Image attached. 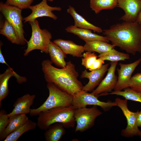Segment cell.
<instances>
[{
  "label": "cell",
  "instance_id": "23",
  "mask_svg": "<svg viewBox=\"0 0 141 141\" xmlns=\"http://www.w3.org/2000/svg\"><path fill=\"white\" fill-rule=\"evenodd\" d=\"M85 42L84 46L85 51L91 52H96L99 54L108 52L115 47L108 43L99 40Z\"/></svg>",
  "mask_w": 141,
  "mask_h": 141
},
{
  "label": "cell",
  "instance_id": "20",
  "mask_svg": "<svg viewBox=\"0 0 141 141\" xmlns=\"http://www.w3.org/2000/svg\"><path fill=\"white\" fill-rule=\"evenodd\" d=\"M48 53L52 63L61 68L65 67L67 62L65 58L66 57V55L59 46L53 42L51 41L50 43Z\"/></svg>",
  "mask_w": 141,
  "mask_h": 141
},
{
  "label": "cell",
  "instance_id": "22",
  "mask_svg": "<svg viewBox=\"0 0 141 141\" xmlns=\"http://www.w3.org/2000/svg\"><path fill=\"white\" fill-rule=\"evenodd\" d=\"M62 124L56 122L50 125L45 130L44 136L46 141H59L66 133Z\"/></svg>",
  "mask_w": 141,
  "mask_h": 141
},
{
  "label": "cell",
  "instance_id": "8",
  "mask_svg": "<svg viewBox=\"0 0 141 141\" xmlns=\"http://www.w3.org/2000/svg\"><path fill=\"white\" fill-rule=\"evenodd\" d=\"M73 96L72 106L75 109L86 107L87 105H93L100 107L105 111H109L113 107L117 106L115 102L109 100L107 102L101 101L98 97L91 93H89L81 90Z\"/></svg>",
  "mask_w": 141,
  "mask_h": 141
},
{
  "label": "cell",
  "instance_id": "28",
  "mask_svg": "<svg viewBox=\"0 0 141 141\" xmlns=\"http://www.w3.org/2000/svg\"><path fill=\"white\" fill-rule=\"evenodd\" d=\"M124 89L123 91H114L110 93L101 94L99 96L108 95H115L122 96L127 100L138 102L141 103V93L133 90L129 87L126 88Z\"/></svg>",
  "mask_w": 141,
  "mask_h": 141
},
{
  "label": "cell",
  "instance_id": "37",
  "mask_svg": "<svg viewBox=\"0 0 141 141\" xmlns=\"http://www.w3.org/2000/svg\"><path fill=\"white\" fill-rule=\"evenodd\" d=\"M48 0V1H50V2H52L54 0Z\"/></svg>",
  "mask_w": 141,
  "mask_h": 141
},
{
  "label": "cell",
  "instance_id": "2",
  "mask_svg": "<svg viewBox=\"0 0 141 141\" xmlns=\"http://www.w3.org/2000/svg\"><path fill=\"white\" fill-rule=\"evenodd\" d=\"M49 60H43L42 70L47 83H52L62 91L73 96L82 90L83 86L78 79L79 74L75 65L71 61L65 67L58 68L54 66Z\"/></svg>",
  "mask_w": 141,
  "mask_h": 141
},
{
  "label": "cell",
  "instance_id": "1",
  "mask_svg": "<svg viewBox=\"0 0 141 141\" xmlns=\"http://www.w3.org/2000/svg\"><path fill=\"white\" fill-rule=\"evenodd\" d=\"M103 33L114 46L133 55L141 53V25L137 21L113 24Z\"/></svg>",
  "mask_w": 141,
  "mask_h": 141
},
{
  "label": "cell",
  "instance_id": "12",
  "mask_svg": "<svg viewBox=\"0 0 141 141\" xmlns=\"http://www.w3.org/2000/svg\"><path fill=\"white\" fill-rule=\"evenodd\" d=\"M118 61L111 62L105 78L102 80L96 89L91 93L98 97L100 94L110 93L114 89L117 83L118 77L115 74Z\"/></svg>",
  "mask_w": 141,
  "mask_h": 141
},
{
  "label": "cell",
  "instance_id": "6",
  "mask_svg": "<svg viewBox=\"0 0 141 141\" xmlns=\"http://www.w3.org/2000/svg\"><path fill=\"white\" fill-rule=\"evenodd\" d=\"M22 9L15 6L8 5L2 2L0 3V11L16 32L21 45L27 41L25 38L24 31L22 22L23 18L21 15Z\"/></svg>",
  "mask_w": 141,
  "mask_h": 141
},
{
  "label": "cell",
  "instance_id": "11",
  "mask_svg": "<svg viewBox=\"0 0 141 141\" xmlns=\"http://www.w3.org/2000/svg\"><path fill=\"white\" fill-rule=\"evenodd\" d=\"M117 7L125 13L120 20L134 22L137 21L141 11V0H118Z\"/></svg>",
  "mask_w": 141,
  "mask_h": 141
},
{
  "label": "cell",
  "instance_id": "21",
  "mask_svg": "<svg viewBox=\"0 0 141 141\" xmlns=\"http://www.w3.org/2000/svg\"><path fill=\"white\" fill-rule=\"evenodd\" d=\"M81 64L86 69L91 71L101 68L104 63V60L98 56L94 52H86L84 53Z\"/></svg>",
  "mask_w": 141,
  "mask_h": 141
},
{
  "label": "cell",
  "instance_id": "34",
  "mask_svg": "<svg viewBox=\"0 0 141 141\" xmlns=\"http://www.w3.org/2000/svg\"><path fill=\"white\" fill-rule=\"evenodd\" d=\"M137 123L138 127H141V110L139 112L137 118Z\"/></svg>",
  "mask_w": 141,
  "mask_h": 141
},
{
  "label": "cell",
  "instance_id": "25",
  "mask_svg": "<svg viewBox=\"0 0 141 141\" xmlns=\"http://www.w3.org/2000/svg\"><path fill=\"white\" fill-rule=\"evenodd\" d=\"M90 7L96 14L105 9L112 10L117 7L118 0H90Z\"/></svg>",
  "mask_w": 141,
  "mask_h": 141
},
{
  "label": "cell",
  "instance_id": "33",
  "mask_svg": "<svg viewBox=\"0 0 141 141\" xmlns=\"http://www.w3.org/2000/svg\"><path fill=\"white\" fill-rule=\"evenodd\" d=\"M2 43H0V63L2 64H5L7 65L8 66L7 64L6 63L5 61L4 57L3 56L2 53L1 46L2 45Z\"/></svg>",
  "mask_w": 141,
  "mask_h": 141
},
{
  "label": "cell",
  "instance_id": "16",
  "mask_svg": "<svg viewBox=\"0 0 141 141\" xmlns=\"http://www.w3.org/2000/svg\"><path fill=\"white\" fill-rule=\"evenodd\" d=\"M36 96L26 93L18 98L13 105L12 111L8 114L9 118L14 115L30 113L31 106L33 104Z\"/></svg>",
  "mask_w": 141,
  "mask_h": 141
},
{
  "label": "cell",
  "instance_id": "5",
  "mask_svg": "<svg viewBox=\"0 0 141 141\" xmlns=\"http://www.w3.org/2000/svg\"><path fill=\"white\" fill-rule=\"evenodd\" d=\"M28 22L31 27L32 35L27 42V48L25 51L24 55H27L30 52L35 50H39L43 52L48 53L52 38L51 34L45 29H40L39 22L36 19L33 21Z\"/></svg>",
  "mask_w": 141,
  "mask_h": 141
},
{
  "label": "cell",
  "instance_id": "32",
  "mask_svg": "<svg viewBox=\"0 0 141 141\" xmlns=\"http://www.w3.org/2000/svg\"><path fill=\"white\" fill-rule=\"evenodd\" d=\"M34 0H7L6 4L16 7L21 9L28 8Z\"/></svg>",
  "mask_w": 141,
  "mask_h": 141
},
{
  "label": "cell",
  "instance_id": "9",
  "mask_svg": "<svg viewBox=\"0 0 141 141\" xmlns=\"http://www.w3.org/2000/svg\"><path fill=\"white\" fill-rule=\"evenodd\" d=\"M114 102L117 104V106L121 110L127 120V126L125 128L122 130L121 136L126 137L138 136L140 131L138 128L137 123L139 110L135 112L130 111L128 107L127 100L116 98Z\"/></svg>",
  "mask_w": 141,
  "mask_h": 141
},
{
  "label": "cell",
  "instance_id": "3",
  "mask_svg": "<svg viewBox=\"0 0 141 141\" xmlns=\"http://www.w3.org/2000/svg\"><path fill=\"white\" fill-rule=\"evenodd\" d=\"M74 110L72 105L55 108L42 111L38 115L37 126L41 130L45 131L51 125L60 122L65 128H73L76 123Z\"/></svg>",
  "mask_w": 141,
  "mask_h": 141
},
{
  "label": "cell",
  "instance_id": "19",
  "mask_svg": "<svg viewBox=\"0 0 141 141\" xmlns=\"http://www.w3.org/2000/svg\"><path fill=\"white\" fill-rule=\"evenodd\" d=\"M67 12L73 17L75 27L80 28L93 30L94 32L103 33V30L101 27L95 26L86 20L83 17L78 13L75 9L69 5L67 10Z\"/></svg>",
  "mask_w": 141,
  "mask_h": 141
},
{
  "label": "cell",
  "instance_id": "18",
  "mask_svg": "<svg viewBox=\"0 0 141 141\" xmlns=\"http://www.w3.org/2000/svg\"><path fill=\"white\" fill-rule=\"evenodd\" d=\"M53 42L57 44L66 54H69L77 57H83L85 51L84 46L78 45L73 41L58 39Z\"/></svg>",
  "mask_w": 141,
  "mask_h": 141
},
{
  "label": "cell",
  "instance_id": "30",
  "mask_svg": "<svg viewBox=\"0 0 141 141\" xmlns=\"http://www.w3.org/2000/svg\"><path fill=\"white\" fill-rule=\"evenodd\" d=\"M9 121L8 114L4 110L0 111V140L1 141L5 138V132L6 127Z\"/></svg>",
  "mask_w": 141,
  "mask_h": 141
},
{
  "label": "cell",
  "instance_id": "14",
  "mask_svg": "<svg viewBox=\"0 0 141 141\" xmlns=\"http://www.w3.org/2000/svg\"><path fill=\"white\" fill-rule=\"evenodd\" d=\"M109 65L106 63L103 65L100 68L90 72L85 69L82 72L80 76L81 78H86L89 80L88 82L83 87L82 90L87 92L93 91L98 86L102 80Z\"/></svg>",
  "mask_w": 141,
  "mask_h": 141
},
{
  "label": "cell",
  "instance_id": "24",
  "mask_svg": "<svg viewBox=\"0 0 141 141\" xmlns=\"http://www.w3.org/2000/svg\"><path fill=\"white\" fill-rule=\"evenodd\" d=\"M29 120L28 118L25 114H19L9 118V121L5 129V138L9 134L22 126Z\"/></svg>",
  "mask_w": 141,
  "mask_h": 141
},
{
  "label": "cell",
  "instance_id": "26",
  "mask_svg": "<svg viewBox=\"0 0 141 141\" xmlns=\"http://www.w3.org/2000/svg\"><path fill=\"white\" fill-rule=\"evenodd\" d=\"M37 126V122L29 120L22 126L8 135L4 141H16L23 134L35 129Z\"/></svg>",
  "mask_w": 141,
  "mask_h": 141
},
{
  "label": "cell",
  "instance_id": "10",
  "mask_svg": "<svg viewBox=\"0 0 141 141\" xmlns=\"http://www.w3.org/2000/svg\"><path fill=\"white\" fill-rule=\"evenodd\" d=\"M32 11L29 15L23 18L24 22H32L39 17L47 16L56 20L57 17L52 11H61V8L60 7H52L49 5L47 3V0H42L41 2L35 5L30 6L28 8Z\"/></svg>",
  "mask_w": 141,
  "mask_h": 141
},
{
  "label": "cell",
  "instance_id": "4",
  "mask_svg": "<svg viewBox=\"0 0 141 141\" xmlns=\"http://www.w3.org/2000/svg\"><path fill=\"white\" fill-rule=\"evenodd\" d=\"M49 95L45 101L38 108L31 109V116L38 115L41 112L53 108L72 105L73 96L61 90L52 83H48Z\"/></svg>",
  "mask_w": 141,
  "mask_h": 141
},
{
  "label": "cell",
  "instance_id": "17",
  "mask_svg": "<svg viewBox=\"0 0 141 141\" xmlns=\"http://www.w3.org/2000/svg\"><path fill=\"white\" fill-rule=\"evenodd\" d=\"M66 31L77 36L85 42L95 40H99L108 43L109 41L105 36L93 33L90 30L78 28L71 25L65 28Z\"/></svg>",
  "mask_w": 141,
  "mask_h": 141
},
{
  "label": "cell",
  "instance_id": "13",
  "mask_svg": "<svg viewBox=\"0 0 141 141\" xmlns=\"http://www.w3.org/2000/svg\"><path fill=\"white\" fill-rule=\"evenodd\" d=\"M141 62V58H140L130 63L119 64L120 67V69L118 68L117 69L118 74V79L114 91H121L128 87L132 73Z\"/></svg>",
  "mask_w": 141,
  "mask_h": 141
},
{
  "label": "cell",
  "instance_id": "15",
  "mask_svg": "<svg viewBox=\"0 0 141 141\" xmlns=\"http://www.w3.org/2000/svg\"><path fill=\"white\" fill-rule=\"evenodd\" d=\"M12 77L16 78L17 82L19 84L26 82L27 78L22 77L15 72L10 67L8 68L4 72L0 74V107L2 101L5 99L9 93L8 82Z\"/></svg>",
  "mask_w": 141,
  "mask_h": 141
},
{
  "label": "cell",
  "instance_id": "36",
  "mask_svg": "<svg viewBox=\"0 0 141 141\" xmlns=\"http://www.w3.org/2000/svg\"><path fill=\"white\" fill-rule=\"evenodd\" d=\"M138 136H139L140 137V139H141V131H140L139 132Z\"/></svg>",
  "mask_w": 141,
  "mask_h": 141
},
{
  "label": "cell",
  "instance_id": "29",
  "mask_svg": "<svg viewBox=\"0 0 141 141\" xmlns=\"http://www.w3.org/2000/svg\"><path fill=\"white\" fill-rule=\"evenodd\" d=\"M98 57L104 61L107 60L113 62L125 61L130 58L129 54L118 51L114 48L108 52L99 54Z\"/></svg>",
  "mask_w": 141,
  "mask_h": 141
},
{
  "label": "cell",
  "instance_id": "27",
  "mask_svg": "<svg viewBox=\"0 0 141 141\" xmlns=\"http://www.w3.org/2000/svg\"><path fill=\"white\" fill-rule=\"evenodd\" d=\"M0 33L6 37L12 43L21 45L16 32L12 25L6 19L1 27Z\"/></svg>",
  "mask_w": 141,
  "mask_h": 141
},
{
  "label": "cell",
  "instance_id": "35",
  "mask_svg": "<svg viewBox=\"0 0 141 141\" xmlns=\"http://www.w3.org/2000/svg\"><path fill=\"white\" fill-rule=\"evenodd\" d=\"M137 21L141 25V11L139 15Z\"/></svg>",
  "mask_w": 141,
  "mask_h": 141
},
{
  "label": "cell",
  "instance_id": "7",
  "mask_svg": "<svg viewBox=\"0 0 141 141\" xmlns=\"http://www.w3.org/2000/svg\"><path fill=\"white\" fill-rule=\"evenodd\" d=\"M102 114L96 105L75 109L74 116L77 124L75 132H84L92 128L96 118Z\"/></svg>",
  "mask_w": 141,
  "mask_h": 141
},
{
  "label": "cell",
  "instance_id": "31",
  "mask_svg": "<svg viewBox=\"0 0 141 141\" xmlns=\"http://www.w3.org/2000/svg\"><path fill=\"white\" fill-rule=\"evenodd\" d=\"M128 87L141 93V72L138 73L131 77Z\"/></svg>",
  "mask_w": 141,
  "mask_h": 141
}]
</instances>
